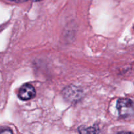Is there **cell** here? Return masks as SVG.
I'll return each mask as SVG.
<instances>
[{"label": "cell", "instance_id": "1", "mask_svg": "<svg viewBox=\"0 0 134 134\" xmlns=\"http://www.w3.org/2000/svg\"><path fill=\"white\" fill-rule=\"evenodd\" d=\"M119 116L122 119H130L133 116V101L128 98H120L116 104Z\"/></svg>", "mask_w": 134, "mask_h": 134}, {"label": "cell", "instance_id": "2", "mask_svg": "<svg viewBox=\"0 0 134 134\" xmlns=\"http://www.w3.org/2000/svg\"><path fill=\"white\" fill-rule=\"evenodd\" d=\"M36 95V91L34 86L30 84L22 85L18 91V96L22 101H28L33 99Z\"/></svg>", "mask_w": 134, "mask_h": 134}, {"label": "cell", "instance_id": "3", "mask_svg": "<svg viewBox=\"0 0 134 134\" xmlns=\"http://www.w3.org/2000/svg\"><path fill=\"white\" fill-rule=\"evenodd\" d=\"M79 131L81 133H97L98 132V131L96 130L95 128H82V129H79Z\"/></svg>", "mask_w": 134, "mask_h": 134}, {"label": "cell", "instance_id": "4", "mask_svg": "<svg viewBox=\"0 0 134 134\" xmlns=\"http://www.w3.org/2000/svg\"><path fill=\"white\" fill-rule=\"evenodd\" d=\"M0 133H12V131L10 130H7L0 131Z\"/></svg>", "mask_w": 134, "mask_h": 134}, {"label": "cell", "instance_id": "5", "mask_svg": "<svg viewBox=\"0 0 134 134\" xmlns=\"http://www.w3.org/2000/svg\"><path fill=\"white\" fill-rule=\"evenodd\" d=\"M10 1H14V2H24V1H26L27 0H10Z\"/></svg>", "mask_w": 134, "mask_h": 134}, {"label": "cell", "instance_id": "6", "mask_svg": "<svg viewBox=\"0 0 134 134\" xmlns=\"http://www.w3.org/2000/svg\"><path fill=\"white\" fill-rule=\"evenodd\" d=\"M36 1H40V0H36Z\"/></svg>", "mask_w": 134, "mask_h": 134}]
</instances>
